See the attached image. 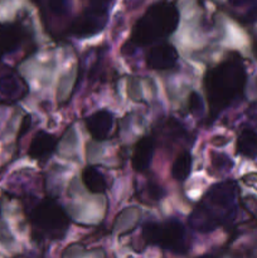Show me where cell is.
Returning <instances> with one entry per match:
<instances>
[{
    "label": "cell",
    "mask_w": 257,
    "mask_h": 258,
    "mask_svg": "<svg viewBox=\"0 0 257 258\" xmlns=\"http://www.w3.org/2000/svg\"><path fill=\"white\" fill-rule=\"evenodd\" d=\"M244 70L241 62L229 59L207 73L206 93L211 110L218 112L239 95L244 86Z\"/></svg>",
    "instance_id": "1"
},
{
    "label": "cell",
    "mask_w": 257,
    "mask_h": 258,
    "mask_svg": "<svg viewBox=\"0 0 257 258\" xmlns=\"http://www.w3.org/2000/svg\"><path fill=\"white\" fill-rule=\"evenodd\" d=\"M237 194L236 184L226 181L214 185L201 206L189 217L191 228L199 232H211L228 219Z\"/></svg>",
    "instance_id": "2"
},
{
    "label": "cell",
    "mask_w": 257,
    "mask_h": 258,
    "mask_svg": "<svg viewBox=\"0 0 257 258\" xmlns=\"http://www.w3.org/2000/svg\"><path fill=\"white\" fill-rule=\"evenodd\" d=\"M178 9L170 3H156L138 20L131 40L136 45H148L155 40L168 37L178 27Z\"/></svg>",
    "instance_id": "3"
},
{
    "label": "cell",
    "mask_w": 257,
    "mask_h": 258,
    "mask_svg": "<svg viewBox=\"0 0 257 258\" xmlns=\"http://www.w3.org/2000/svg\"><path fill=\"white\" fill-rule=\"evenodd\" d=\"M143 236L148 243L156 244L174 253L184 254L189 248V238L185 228L176 221L146 224Z\"/></svg>",
    "instance_id": "4"
},
{
    "label": "cell",
    "mask_w": 257,
    "mask_h": 258,
    "mask_svg": "<svg viewBox=\"0 0 257 258\" xmlns=\"http://www.w3.org/2000/svg\"><path fill=\"white\" fill-rule=\"evenodd\" d=\"M30 219L38 231L54 238L62 237L70 224L65 211L52 201H44L38 204L30 214Z\"/></svg>",
    "instance_id": "5"
},
{
    "label": "cell",
    "mask_w": 257,
    "mask_h": 258,
    "mask_svg": "<svg viewBox=\"0 0 257 258\" xmlns=\"http://www.w3.org/2000/svg\"><path fill=\"white\" fill-rule=\"evenodd\" d=\"M106 17H107V8L90 5V8L73 22L71 32L80 38L97 34L105 27Z\"/></svg>",
    "instance_id": "6"
},
{
    "label": "cell",
    "mask_w": 257,
    "mask_h": 258,
    "mask_svg": "<svg viewBox=\"0 0 257 258\" xmlns=\"http://www.w3.org/2000/svg\"><path fill=\"white\" fill-rule=\"evenodd\" d=\"M178 60V53L171 44H159L150 50L148 55V66L153 70L164 71L173 67Z\"/></svg>",
    "instance_id": "7"
},
{
    "label": "cell",
    "mask_w": 257,
    "mask_h": 258,
    "mask_svg": "<svg viewBox=\"0 0 257 258\" xmlns=\"http://www.w3.org/2000/svg\"><path fill=\"white\" fill-rule=\"evenodd\" d=\"M113 125V116L112 113L106 110H100L97 112L92 113L90 117L86 120V126L95 140L102 141L107 139L111 128Z\"/></svg>",
    "instance_id": "8"
},
{
    "label": "cell",
    "mask_w": 257,
    "mask_h": 258,
    "mask_svg": "<svg viewBox=\"0 0 257 258\" xmlns=\"http://www.w3.org/2000/svg\"><path fill=\"white\" fill-rule=\"evenodd\" d=\"M55 146H57V138L54 135L45 133V131H39L33 138L28 153H29V156L32 159L45 160V159L52 155Z\"/></svg>",
    "instance_id": "9"
},
{
    "label": "cell",
    "mask_w": 257,
    "mask_h": 258,
    "mask_svg": "<svg viewBox=\"0 0 257 258\" xmlns=\"http://www.w3.org/2000/svg\"><path fill=\"white\" fill-rule=\"evenodd\" d=\"M154 149H155L154 140L149 136L138 141V144L134 148L133 158H131L134 170L144 171L150 166L151 160H153Z\"/></svg>",
    "instance_id": "10"
},
{
    "label": "cell",
    "mask_w": 257,
    "mask_h": 258,
    "mask_svg": "<svg viewBox=\"0 0 257 258\" xmlns=\"http://www.w3.org/2000/svg\"><path fill=\"white\" fill-rule=\"evenodd\" d=\"M83 185L93 194H100L107 189V183L103 174L95 166H88L82 173Z\"/></svg>",
    "instance_id": "11"
},
{
    "label": "cell",
    "mask_w": 257,
    "mask_h": 258,
    "mask_svg": "<svg viewBox=\"0 0 257 258\" xmlns=\"http://www.w3.org/2000/svg\"><path fill=\"white\" fill-rule=\"evenodd\" d=\"M237 153L244 158H257V133L252 130H244L237 140Z\"/></svg>",
    "instance_id": "12"
},
{
    "label": "cell",
    "mask_w": 257,
    "mask_h": 258,
    "mask_svg": "<svg viewBox=\"0 0 257 258\" xmlns=\"http://www.w3.org/2000/svg\"><path fill=\"white\" fill-rule=\"evenodd\" d=\"M0 95L5 98H18L23 95V87L19 78L13 73L0 76Z\"/></svg>",
    "instance_id": "13"
},
{
    "label": "cell",
    "mask_w": 257,
    "mask_h": 258,
    "mask_svg": "<svg viewBox=\"0 0 257 258\" xmlns=\"http://www.w3.org/2000/svg\"><path fill=\"white\" fill-rule=\"evenodd\" d=\"M191 155L189 153H181L171 166V175L175 180L184 181L189 176L191 170Z\"/></svg>",
    "instance_id": "14"
},
{
    "label": "cell",
    "mask_w": 257,
    "mask_h": 258,
    "mask_svg": "<svg viewBox=\"0 0 257 258\" xmlns=\"http://www.w3.org/2000/svg\"><path fill=\"white\" fill-rule=\"evenodd\" d=\"M139 217H140V212L136 208L125 209V211L118 216L117 221H116L115 223V229L116 231H121V229H123V226H126L125 229H127V226L128 229L134 228V227L136 226V223H138Z\"/></svg>",
    "instance_id": "15"
},
{
    "label": "cell",
    "mask_w": 257,
    "mask_h": 258,
    "mask_svg": "<svg viewBox=\"0 0 257 258\" xmlns=\"http://www.w3.org/2000/svg\"><path fill=\"white\" fill-rule=\"evenodd\" d=\"M48 7L55 15H63L68 10V0H48Z\"/></svg>",
    "instance_id": "16"
},
{
    "label": "cell",
    "mask_w": 257,
    "mask_h": 258,
    "mask_svg": "<svg viewBox=\"0 0 257 258\" xmlns=\"http://www.w3.org/2000/svg\"><path fill=\"white\" fill-rule=\"evenodd\" d=\"M127 88H128V96H130L133 100L138 101L139 98L141 97V93H140V86H139L138 81L135 78L128 81L127 83Z\"/></svg>",
    "instance_id": "17"
},
{
    "label": "cell",
    "mask_w": 257,
    "mask_h": 258,
    "mask_svg": "<svg viewBox=\"0 0 257 258\" xmlns=\"http://www.w3.org/2000/svg\"><path fill=\"white\" fill-rule=\"evenodd\" d=\"M189 100H190V110H193V111L201 110V107H202L201 97H198V96H197V93H191V96Z\"/></svg>",
    "instance_id": "18"
},
{
    "label": "cell",
    "mask_w": 257,
    "mask_h": 258,
    "mask_svg": "<svg viewBox=\"0 0 257 258\" xmlns=\"http://www.w3.org/2000/svg\"><path fill=\"white\" fill-rule=\"evenodd\" d=\"M247 19L249 22H257V4L248 10V13H247Z\"/></svg>",
    "instance_id": "19"
},
{
    "label": "cell",
    "mask_w": 257,
    "mask_h": 258,
    "mask_svg": "<svg viewBox=\"0 0 257 258\" xmlns=\"http://www.w3.org/2000/svg\"><path fill=\"white\" fill-rule=\"evenodd\" d=\"M229 4H232L233 7H244L247 4H251L253 0H228Z\"/></svg>",
    "instance_id": "20"
},
{
    "label": "cell",
    "mask_w": 257,
    "mask_h": 258,
    "mask_svg": "<svg viewBox=\"0 0 257 258\" xmlns=\"http://www.w3.org/2000/svg\"><path fill=\"white\" fill-rule=\"evenodd\" d=\"M197 258H216V257L211 256V254H203V256H201V257H197Z\"/></svg>",
    "instance_id": "21"
},
{
    "label": "cell",
    "mask_w": 257,
    "mask_h": 258,
    "mask_svg": "<svg viewBox=\"0 0 257 258\" xmlns=\"http://www.w3.org/2000/svg\"><path fill=\"white\" fill-rule=\"evenodd\" d=\"M3 55H4V54H3V52H2V50H0V58H2Z\"/></svg>",
    "instance_id": "22"
}]
</instances>
